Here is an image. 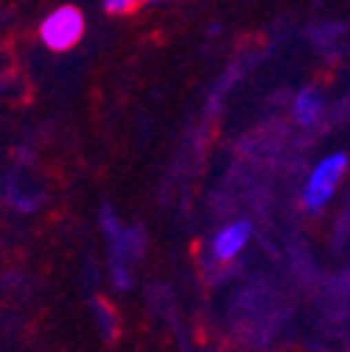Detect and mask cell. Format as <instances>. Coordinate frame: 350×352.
Listing matches in <instances>:
<instances>
[{
  "label": "cell",
  "instance_id": "5b68a950",
  "mask_svg": "<svg viewBox=\"0 0 350 352\" xmlns=\"http://www.w3.org/2000/svg\"><path fill=\"white\" fill-rule=\"evenodd\" d=\"M141 0H101V6L110 12V14H129L138 9Z\"/></svg>",
  "mask_w": 350,
  "mask_h": 352
},
{
  "label": "cell",
  "instance_id": "7a4b0ae2",
  "mask_svg": "<svg viewBox=\"0 0 350 352\" xmlns=\"http://www.w3.org/2000/svg\"><path fill=\"white\" fill-rule=\"evenodd\" d=\"M84 36V14L76 6H59L54 9L39 25L42 45L51 51H70Z\"/></svg>",
  "mask_w": 350,
  "mask_h": 352
},
{
  "label": "cell",
  "instance_id": "8992f818",
  "mask_svg": "<svg viewBox=\"0 0 350 352\" xmlns=\"http://www.w3.org/2000/svg\"><path fill=\"white\" fill-rule=\"evenodd\" d=\"M149 3H157V0H149Z\"/></svg>",
  "mask_w": 350,
  "mask_h": 352
},
{
  "label": "cell",
  "instance_id": "277c9868",
  "mask_svg": "<svg viewBox=\"0 0 350 352\" xmlns=\"http://www.w3.org/2000/svg\"><path fill=\"white\" fill-rule=\"evenodd\" d=\"M322 109H325L322 96L314 90V87H305V90H300L297 98H294V107H291L294 120L300 126H314L322 118Z\"/></svg>",
  "mask_w": 350,
  "mask_h": 352
},
{
  "label": "cell",
  "instance_id": "6da1fadb",
  "mask_svg": "<svg viewBox=\"0 0 350 352\" xmlns=\"http://www.w3.org/2000/svg\"><path fill=\"white\" fill-rule=\"evenodd\" d=\"M344 170H347V157H344V154H331V157H325V160L311 170L309 182H305V188H302V207L311 210V212L322 210V207L331 201L333 190L339 188Z\"/></svg>",
  "mask_w": 350,
  "mask_h": 352
},
{
  "label": "cell",
  "instance_id": "3957f363",
  "mask_svg": "<svg viewBox=\"0 0 350 352\" xmlns=\"http://www.w3.org/2000/svg\"><path fill=\"white\" fill-rule=\"evenodd\" d=\"M249 235H252L249 221H236V224L225 227L222 232L213 238V254H216V260H222V263L233 260L249 243Z\"/></svg>",
  "mask_w": 350,
  "mask_h": 352
}]
</instances>
